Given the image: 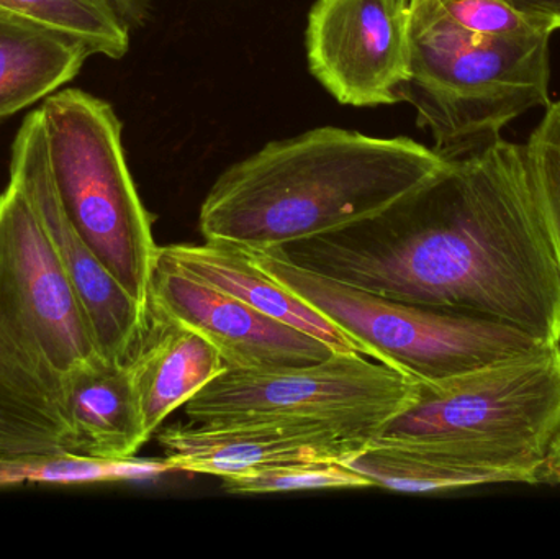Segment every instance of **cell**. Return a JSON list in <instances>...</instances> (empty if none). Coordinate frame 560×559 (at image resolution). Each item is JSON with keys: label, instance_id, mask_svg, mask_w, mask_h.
<instances>
[{"label": "cell", "instance_id": "5", "mask_svg": "<svg viewBox=\"0 0 560 559\" xmlns=\"http://www.w3.org/2000/svg\"><path fill=\"white\" fill-rule=\"evenodd\" d=\"M39 112L49 174L66 217L147 307L160 246L128 170L114 108L88 92L66 89L46 97Z\"/></svg>", "mask_w": 560, "mask_h": 559}, {"label": "cell", "instance_id": "17", "mask_svg": "<svg viewBox=\"0 0 560 559\" xmlns=\"http://www.w3.org/2000/svg\"><path fill=\"white\" fill-rule=\"evenodd\" d=\"M2 12L61 30L91 55L124 58L148 16L147 0H0Z\"/></svg>", "mask_w": 560, "mask_h": 559}, {"label": "cell", "instance_id": "4", "mask_svg": "<svg viewBox=\"0 0 560 559\" xmlns=\"http://www.w3.org/2000/svg\"><path fill=\"white\" fill-rule=\"evenodd\" d=\"M551 36L482 35L411 0L404 102L417 108L441 156L490 143L526 112L551 104Z\"/></svg>", "mask_w": 560, "mask_h": 559}, {"label": "cell", "instance_id": "14", "mask_svg": "<svg viewBox=\"0 0 560 559\" xmlns=\"http://www.w3.org/2000/svg\"><path fill=\"white\" fill-rule=\"evenodd\" d=\"M55 406L74 456L135 458L150 442L125 363L97 357L79 364L59 383Z\"/></svg>", "mask_w": 560, "mask_h": 559}, {"label": "cell", "instance_id": "13", "mask_svg": "<svg viewBox=\"0 0 560 559\" xmlns=\"http://www.w3.org/2000/svg\"><path fill=\"white\" fill-rule=\"evenodd\" d=\"M125 364L148 440L171 414L226 370L219 350L207 338L153 307H147L143 327Z\"/></svg>", "mask_w": 560, "mask_h": 559}, {"label": "cell", "instance_id": "8", "mask_svg": "<svg viewBox=\"0 0 560 559\" xmlns=\"http://www.w3.org/2000/svg\"><path fill=\"white\" fill-rule=\"evenodd\" d=\"M418 381L358 353L279 370H225L186 404L196 426L319 420L377 436L410 406Z\"/></svg>", "mask_w": 560, "mask_h": 559}, {"label": "cell", "instance_id": "22", "mask_svg": "<svg viewBox=\"0 0 560 559\" xmlns=\"http://www.w3.org/2000/svg\"><path fill=\"white\" fill-rule=\"evenodd\" d=\"M525 148L560 268V101L548 105Z\"/></svg>", "mask_w": 560, "mask_h": 559}, {"label": "cell", "instance_id": "21", "mask_svg": "<svg viewBox=\"0 0 560 559\" xmlns=\"http://www.w3.org/2000/svg\"><path fill=\"white\" fill-rule=\"evenodd\" d=\"M222 488L232 494L323 491L372 488L369 479L342 463H292L240 475L223 476Z\"/></svg>", "mask_w": 560, "mask_h": 559}, {"label": "cell", "instance_id": "1", "mask_svg": "<svg viewBox=\"0 0 560 559\" xmlns=\"http://www.w3.org/2000/svg\"><path fill=\"white\" fill-rule=\"evenodd\" d=\"M278 249L408 304L492 318L560 345V268L525 144L500 137L371 219Z\"/></svg>", "mask_w": 560, "mask_h": 559}, {"label": "cell", "instance_id": "10", "mask_svg": "<svg viewBox=\"0 0 560 559\" xmlns=\"http://www.w3.org/2000/svg\"><path fill=\"white\" fill-rule=\"evenodd\" d=\"M10 180L25 194L42 222L88 315L98 354L110 363H125L143 327L147 307L102 265L66 217L49 174L39 108L25 118L13 141Z\"/></svg>", "mask_w": 560, "mask_h": 559}, {"label": "cell", "instance_id": "3", "mask_svg": "<svg viewBox=\"0 0 560 559\" xmlns=\"http://www.w3.org/2000/svg\"><path fill=\"white\" fill-rule=\"evenodd\" d=\"M560 435V345L447 380L418 383L410 406L375 439L538 485Z\"/></svg>", "mask_w": 560, "mask_h": 559}, {"label": "cell", "instance_id": "15", "mask_svg": "<svg viewBox=\"0 0 560 559\" xmlns=\"http://www.w3.org/2000/svg\"><path fill=\"white\" fill-rule=\"evenodd\" d=\"M158 265L219 289L255 311L318 338L335 353H358L361 348L325 315L259 268L248 253L220 242L171 245L160 248Z\"/></svg>", "mask_w": 560, "mask_h": 559}, {"label": "cell", "instance_id": "23", "mask_svg": "<svg viewBox=\"0 0 560 559\" xmlns=\"http://www.w3.org/2000/svg\"><path fill=\"white\" fill-rule=\"evenodd\" d=\"M503 2L551 33L560 30V0H503Z\"/></svg>", "mask_w": 560, "mask_h": 559}, {"label": "cell", "instance_id": "18", "mask_svg": "<svg viewBox=\"0 0 560 559\" xmlns=\"http://www.w3.org/2000/svg\"><path fill=\"white\" fill-rule=\"evenodd\" d=\"M74 456L51 397L0 350V459Z\"/></svg>", "mask_w": 560, "mask_h": 559}, {"label": "cell", "instance_id": "6", "mask_svg": "<svg viewBox=\"0 0 560 559\" xmlns=\"http://www.w3.org/2000/svg\"><path fill=\"white\" fill-rule=\"evenodd\" d=\"M246 253L259 268L345 331L364 357L418 383L447 380L549 347L503 322L394 301L342 284L292 265L278 249Z\"/></svg>", "mask_w": 560, "mask_h": 559}, {"label": "cell", "instance_id": "19", "mask_svg": "<svg viewBox=\"0 0 560 559\" xmlns=\"http://www.w3.org/2000/svg\"><path fill=\"white\" fill-rule=\"evenodd\" d=\"M342 465L369 479L372 488L400 494H433L490 485H516L499 473L479 471L417 452L404 443L374 439Z\"/></svg>", "mask_w": 560, "mask_h": 559}, {"label": "cell", "instance_id": "11", "mask_svg": "<svg viewBox=\"0 0 560 559\" xmlns=\"http://www.w3.org/2000/svg\"><path fill=\"white\" fill-rule=\"evenodd\" d=\"M374 439L319 420L177 423L158 433L173 471L219 478L292 463H345Z\"/></svg>", "mask_w": 560, "mask_h": 559}, {"label": "cell", "instance_id": "16", "mask_svg": "<svg viewBox=\"0 0 560 559\" xmlns=\"http://www.w3.org/2000/svg\"><path fill=\"white\" fill-rule=\"evenodd\" d=\"M89 56L74 36L0 10V120L55 94Z\"/></svg>", "mask_w": 560, "mask_h": 559}, {"label": "cell", "instance_id": "7", "mask_svg": "<svg viewBox=\"0 0 560 559\" xmlns=\"http://www.w3.org/2000/svg\"><path fill=\"white\" fill-rule=\"evenodd\" d=\"M0 350L52 403L69 371L101 357L42 222L12 180L0 196Z\"/></svg>", "mask_w": 560, "mask_h": 559}, {"label": "cell", "instance_id": "12", "mask_svg": "<svg viewBox=\"0 0 560 559\" xmlns=\"http://www.w3.org/2000/svg\"><path fill=\"white\" fill-rule=\"evenodd\" d=\"M147 307L163 312L207 338L219 350L226 370L303 366L335 354L318 338L158 263Z\"/></svg>", "mask_w": 560, "mask_h": 559}, {"label": "cell", "instance_id": "20", "mask_svg": "<svg viewBox=\"0 0 560 559\" xmlns=\"http://www.w3.org/2000/svg\"><path fill=\"white\" fill-rule=\"evenodd\" d=\"M173 471L167 459H97L82 456L0 459V489L28 485H98L148 481Z\"/></svg>", "mask_w": 560, "mask_h": 559}, {"label": "cell", "instance_id": "24", "mask_svg": "<svg viewBox=\"0 0 560 559\" xmlns=\"http://www.w3.org/2000/svg\"><path fill=\"white\" fill-rule=\"evenodd\" d=\"M538 485L558 486L560 488V435L552 445L548 458L539 468Z\"/></svg>", "mask_w": 560, "mask_h": 559}, {"label": "cell", "instance_id": "9", "mask_svg": "<svg viewBox=\"0 0 560 559\" xmlns=\"http://www.w3.org/2000/svg\"><path fill=\"white\" fill-rule=\"evenodd\" d=\"M411 0H316L306 56L319 84L345 105L404 102L410 79Z\"/></svg>", "mask_w": 560, "mask_h": 559}, {"label": "cell", "instance_id": "2", "mask_svg": "<svg viewBox=\"0 0 560 559\" xmlns=\"http://www.w3.org/2000/svg\"><path fill=\"white\" fill-rule=\"evenodd\" d=\"M446 163L411 138L315 128L229 167L200 207V233L245 252L283 248L377 216Z\"/></svg>", "mask_w": 560, "mask_h": 559}]
</instances>
